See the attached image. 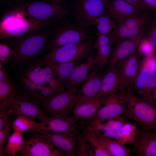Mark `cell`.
<instances>
[{"label": "cell", "instance_id": "44dd1931", "mask_svg": "<svg viewBox=\"0 0 156 156\" xmlns=\"http://www.w3.org/2000/svg\"><path fill=\"white\" fill-rule=\"evenodd\" d=\"M96 36L94 47L96 50L94 56V63L96 66L100 70H102L109 61L110 52L112 45L109 37L100 34L95 31Z\"/></svg>", "mask_w": 156, "mask_h": 156}, {"label": "cell", "instance_id": "ba28073f", "mask_svg": "<svg viewBox=\"0 0 156 156\" xmlns=\"http://www.w3.org/2000/svg\"><path fill=\"white\" fill-rule=\"evenodd\" d=\"M133 93L118 90L109 94L104 106L98 110L95 116L88 121V124L98 128L102 122L123 114L126 109L130 96Z\"/></svg>", "mask_w": 156, "mask_h": 156}, {"label": "cell", "instance_id": "7a4b0ae2", "mask_svg": "<svg viewBox=\"0 0 156 156\" xmlns=\"http://www.w3.org/2000/svg\"><path fill=\"white\" fill-rule=\"evenodd\" d=\"M45 27L21 36L8 38L9 45L14 47V54L12 59L14 65L20 64L40 53L47 45L50 32Z\"/></svg>", "mask_w": 156, "mask_h": 156}, {"label": "cell", "instance_id": "7402d4cb", "mask_svg": "<svg viewBox=\"0 0 156 156\" xmlns=\"http://www.w3.org/2000/svg\"><path fill=\"white\" fill-rule=\"evenodd\" d=\"M143 12L122 0L106 1V14L116 22L127 17Z\"/></svg>", "mask_w": 156, "mask_h": 156}, {"label": "cell", "instance_id": "d4e9b609", "mask_svg": "<svg viewBox=\"0 0 156 156\" xmlns=\"http://www.w3.org/2000/svg\"><path fill=\"white\" fill-rule=\"evenodd\" d=\"M119 80L116 66L109 67L107 71L103 75L100 89L96 96H101L118 91Z\"/></svg>", "mask_w": 156, "mask_h": 156}, {"label": "cell", "instance_id": "9a60e30c", "mask_svg": "<svg viewBox=\"0 0 156 156\" xmlns=\"http://www.w3.org/2000/svg\"><path fill=\"white\" fill-rule=\"evenodd\" d=\"M146 30L145 26L135 36L121 40L116 43L109 60V67L116 66L119 62L134 54L145 36Z\"/></svg>", "mask_w": 156, "mask_h": 156}, {"label": "cell", "instance_id": "e575fe53", "mask_svg": "<svg viewBox=\"0 0 156 156\" xmlns=\"http://www.w3.org/2000/svg\"><path fill=\"white\" fill-rule=\"evenodd\" d=\"M14 53V49H12L9 44L0 42V63L4 64L12 60Z\"/></svg>", "mask_w": 156, "mask_h": 156}, {"label": "cell", "instance_id": "8d00e7d4", "mask_svg": "<svg viewBox=\"0 0 156 156\" xmlns=\"http://www.w3.org/2000/svg\"><path fill=\"white\" fill-rule=\"evenodd\" d=\"M151 22L147 34L146 40L153 47L156 48V15Z\"/></svg>", "mask_w": 156, "mask_h": 156}, {"label": "cell", "instance_id": "f6af8a7d", "mask_svg": "<svg viewBox=\"0 0 156 156\" xmlns=\"http://www.w3.org/2000/svg\"><path fill=\"white\" fill-rule=\"evenodd\" d=\"M155 132L156 133V132Z\"/></svg>", "mask_w": 156, "mask_h": 156}, {"label": "cell", "instance_id": "ffe728a7", "mask_svg": "<svg viewBox=\"0 0 156 156\" xmlns=\"http://www.w3.org/2000/svg\"><path fill=\"white\" fill-rule=\"evenodd\" d=\"M107 97L106 95L96 96L89 101L76 104L73 109V116L78 120H90L104 105Z\"/></svg>", "mask_w": 156, "mask_h": 156}, {"label": "cell", "instance_id": "bcb514c9", "mask_svg": "<svg viewBox=\"0 0 156 156\" xmlns=\"http://www.w3.org/2000/svg\"></svg>", "mask_w": 156, "mask_h": 156}, {"label": "cell", "instance_id": "4fadbf2b", "mask_svg": "<svg viewBox=\"0 0 156 156\" xmlns=\"http://www.w3.org/2000/svg\"><path fill=\"white\" fill-rule=\"evenodd\" d=\"M10 115H21L31 119L43 121L48 116L44 112L40 105L22 93L16 92L5 109Z\"/></svg>", "mask_w": 156, "mask_h": 156}, {"label": "cell", "instance_id": "e0dca14e", "mask_svg": "<svg viewBox=\"0 0 156 156\" xmlns=\"http://www.w3.org/2000/svg\"><path fill=\"white\" fill-rule=\"evenodd\" d=\"M78 120L73 116H48L40 121L36 132L59 133L77 130Z\"/></svg>", "mask_w": 156, "mask_h": 156}, {"label": "cell", "instance_id": "7c38bea8", "mask_svg": "<svg viewBox=\"0 0 156 156\" xmlns=\"http://www.w3.org/2000/svg\"><path fill=\"white\" fill-rule=\"evenodd\" d=\"M141 60L139 53L136 51L116 64L119 77L118 90L133 93Z\"/></svg>", "mask_w": 156, "mask_h": 156}, {"label": "cell", "instance_id": "30bf717a", "mask_svg": "<svg viewBox=\"0 0 156 156\" xmlns=\"http://www.w3.org/2000/svg\"><path fill=\"white\" fill-rule=\"evenodd\" d=\"M78 91L77 87L66 90L44 102L41 107L48 116H66L73 112Z\"/></svg>", "mask_w": 156, "mask_h": 156}, {"label": "cell", "instance_id": "8992f818", "mask_svg": "<svg viewBox=\"0 0 156 156\" xmlns=\"http://www.w3.org/2000/svg\"><path fill=\"white\" fill-rule=\"evenodd\" d=\"M60 22L49 40L47 45L50 49L67 44L80 43L91 37L90 28L82 27L76 23Z\"/></svg>", "mask_w": 156, "mask_h": 156}, {"label": "cell", "instance_id": "3957f363", "mask_svg": "<svg viewBox=\"0 0 156 156\" xmlns=\"http://www.w3.org/2000/svg\"><path fill=\"white\" fill-rule=\"evenodd\" d=\"M10 9L29 18L52 24L61 21L70 13L63 3H51L45 0L21 3Z\"/></svg>", "mask_w": 156, "mask_h": 156}, {"label": "cell", "instance_id": "ee69618b", "mask_svg": "<svg viewBox=\"0 0 156 156\" xmlns=\"http://www.w3.org/2000/svg\"></svg>", "mask_w": 156, "mask_h": 156}, {"label": "cell", "instance_id": "484cf974", "mask_svg": "<svg viewBox=\"0 0 156 156\" xmlns=\"http://www.w3.org/2000/svg\"><path fill=\"white\" fill-rule=\"evenodd\" d=\"M93 128L101 143L111 156H130L131 150L119 142L104 136L100 131Z\"/></svg>", "mask_w": 156, "mask_h": 156}, {"label": "cell", "instance_id": "60d3db41", "mask_svg": "<svg viewBox=\"0 0 156 156\" xmlns=\"http://www.w3.org/2000/svg\"><path fill=\"white\" fill-rule=\"evenodd\" d=\"M143 1L152 10L156 12V0H143Z\"/></svg>", "mask_w": 156, "mask_h": 156}, {"label": "cell", "instance_id": "52a82bcc", "mask_svg": "<svg viewBox=\"0 0 156 156\" xmlns=\"http://www.w3.org/2000/svg\"><path fill=\"white\" fill-rule=\"evenodd\" d=\"M122 114L135 121L144 130L156 132V108L154 104L132 94Z\"/></svg>", "mask_w": 156, "mask_h": 156}, {"label": "cell", "instance_id": "2e32d148", "mask_svg": "<svg viewBox=\"0 0 156 156\" xmlns=\"http://www.w3.org/2000/svg\"><path fill=\"white\" fill-rule=\"evenodd\" d=\"M39 133L52 145L60 150L63 155H76L77 130L63 133Z\"/></svg>", "mask_w": 156, "mask_h": 156}, {"label": "cell", "instance_id": "1f68e13d", "mask_svg": "<svg viewBox=\"0 0 156 156\" xmlns=\"http://www.w3.org/2000/svg\"><path fill=\"white\" fill-rule=\"evenodd\" d=\"M17 92L10 79L0 81V109H5L10 100Z\"/></svg>", "mask_w": 156, "mask_h": 156}, {"label": "cell", "instance_id": "8fae6325", "mask_svg": "<svg viewBox=\"0 0 156 156\" xmlns=\"http://www.w3.org/2000/svg\"><path fill=\"white\" fill-rule=\"evenodd\" d=\"M106 1L79 0L73 12L75 23L87 28L94 27V21L106 14Z\"/></svg>", "mask_w": 156, "mask_h": 156}, {"label": "cell", "instance_id": "277c9868", "mask_svg": "<svg viewBox=\"0 0 156 156\" xmlns=\"http://www.w3.org/2000/svg\"><path fill=\"white\" fill-rule=\"evenodd\" d=\"M51 24L45 21L29 18L9 9L0 20V39L17 37Z\"/></svg>", "mask_w": 156, "mask_h": 156}, {"label": "cell", "instance_id": "f546056e", "mask_svg": "<svg viewBox=\"0 0 156 156\" xmlns=\"http://www.w3.org/2000/svg\"><path fill=\"white\" fill-rule=\"evenodd\" d=\"M17 118L12 123V129L14 131H18L24 132L27 131L36 132L39 125L31 118L25 116L17 115Z\"/></svg>", "mask_w": 156, "mask_h": 156}, {"label": "cell", "instance_id": "603a6c76", "mask_svg": "<svg viewBox=\"0 0 156 156\" xmlns=\"http://www.w3.org/2000/svg\"><path fill=\"white\" fill-rule=\"evenodd\" d=\"M95 64L94 56L91 55L85 61L74 68L70 77L64 87L66 90L77 86L86 80L89 70Z\"/></svg>", "mask_w": 156, "mask_h": 156}, {"label": "cell", "instance_id": "4dcf8cb0", "mask_svg": "<svg viewBox=\"0 0 156 156\" xmlns=\"http://www.w3.org/2000/svg\"><path fill=\"white\" fill-rule=\"evenodd\" d=\"M115 24L114 20L105 14L96 19L94 27H96L98 33L109 36L113 30Z\"/></svg>", "mask_w": 156, "mask_h": 156}, {"label": "cell", "instance_id": "d6a6232c", "mask_svg": "<svg viewBox=\"0 0 156 156\" xmlns=\"http://www.w3.org/2000/svg\"><path fill=\"white\" fill-rule=\"evenodd\" d=\"M156 88V66L152 64L149 81L146 87L141 95L143 100L154 105L152 92Z\"/></svg>", "mask_w": 156, "mask_h": 156}, {"label": "cell", "instance_id": "f1b7e54d", "mask_svg": "<svg viewBox=\"0 0 156 156\" xmlns=\"http://www.w3.org/2000/svg\"><path fill=\"white\" fill-rule=\"evenodd\" d=\"M24 140L23 132L14 131L9 136L6 144L4 147L5 154H7L12 156H16L17 153L21 151Z\"/></svg>", "mask_w": 156, "mask_h": 156}, {"label": "cell", "instance_id": "9c48e42d", "mask_svg": "<svg viewBox=\"0 0 156 156\" xmlns=\"http://www.w3.org/2000/svg\"><path fill=\"white\" fill-rule=\"evenodd\" d=\"M148 11L133 15L115 21L113 30L109 36L112 44L137 35L142 28L151 21Z\"/></svg>", "mask_w": 156, "mask_h": 156}, {"label": "cell", "instance_id": "ac0fdd59", "mask_svg": "<svg viewBox=\"0 0 156 156\" xmlns=\"http://www.w3.org/2000/svg\"><path fill=\"white\" fill-rule=\"evenodd\" d=\"M132 152L140 156H156V133L137 130L133 138Z\"/></svg>", "mask_w": 156, "mask_h": 156}, {"label": "cell", "instance_id": "5bb4252c", "mask_svg": "<svg viewBox=\"0 0 156 156\" xmlns=\"http://www.w3.org/2000/svg\"><path fill=\"white\" fill-rule=\"evenodd\" d=\"M24 140L20 156H61L59 149L52 145L39 133L35 132Z\"/></svg>", "mask_w": 156, "mask_h": 156}, {"label": "cell", "instance_id": "836d02e7", "mask_svg": "<svg viewBox=\"0 0 156 156\" xmlns=\"http://www.w3.org/2000/svg\"><path fill=\"white\" fill-rule=\"evenodd\" d=\"M76 155L79 156H94L93 151L82 134L77 133Z\"/></svg>", "mask_w": 156, "mask_h": 156}, {"label": "cell", "instance_id": "5b68a950", "mask_svg": "<svg viewBox=\"0 0 156 156\" xmlns=\"http://www.w3.org/2000/svg\"><path fill=\"white\" fill-rule=\"evenodd\" d=\"M94 42L91 37L80 43L52 48L48 53L36 61L56 64L77 62L88 55L94 47Z\"/></svg>", "mask_w": 156, "mask_h": 156}, {"label": "cell", "instance_id": "7bdbcfd3", "mask_svg": "<svg viewBox=\"0 0 156 156\" xmlns=\"http://www.w3.org/2000/svg\"><path fill=\"white\" fill-rule=\"evenodd\" d=\"M51 3H63L64 0H45Z\"/></svg>", "mask_w": 156, "mask_h": 156}, {"label": "cell", "instance_id": "d590c367", "mask_svg": "<svg viewBox=\"0 0 156 156\" xmlns=\"http://www.w3.org/2000/svg\"><path fill=\"white\" fill-rule=\"evenodd\" d=\"M12 123L11 121L2 129L0 130V156H3L5 155L4 151L3 146L10 136L11 129Z\"/></svg>", "mask_w": 156, "mask_h": 156}, {"label": "cell", "instance_id": "ab89813d", "mask_svg": "<svg viewBox=\"0 0 156 156\" xmlns=\"http://www.w3.org/2000/svg\"><path fill=\"white\" fill-rule=\"evenodd\" d=\"M10 79L6 72L4 64L0 63V81Z\"/></svg>", "mask_w": 156, "mask_h": 156}, {"label": "cell", "instance_id": "74e56055", "mask_svg": "<svg viewBox=\"0 0 156 156\" xmlns=\"http://www.w3.org/2000/svg\"><path fill=\"white\" fill-rule=\"evenodd\" d=\"M136 9L143 12L152 10L142 0H122Z\"/></svg>", "mask_w": 156, "mask_h": 156}, {"label": "cell", "instance_id": "4316f807", "mask_svg": "<svg viewBox=\"0 0 156 156\" xmlns=\"http://www.w3.org/2000/svg\"><path fill=\"white\" fill-rule=\"evenodd\" d=\"M82 134L93 151L94 156H111L101 143L92 125L88 124L84 126Z\"/></svg>", "mask_w": 156, "mask_h": 156}, {"label": "cell", "instance_id": "cb8c5ba5", "mask_svg": "<svg viewBox=\"0 0 156 156\" xmlns=\"http://www.w3.org/2000/svg\"><path fill=\"white\" fill-rule=\"evenodd\" d=\"M153 60L151 53L146 54L141 60L139 70L134 87V90H136L141 96L148 83Z\"/></svg>", "mask_w": 156, "mask_h": 156}, {"label": "cell", "instance_id": "f35d334b", "mask_svg": "<svg viewBox=\"0 0 156 156\" xmlns=\"http://www.w3.org/2000/svg\"><path fill=\"white\" fill-rule=\"evenodd\" d=\"M10 115L5 109H0V130L10 121Z\"/></svg>", "mask_w": 156, "mask_h": 156}, {"label": "cell", "instance_id": "83f0119b", "mask_svg": "<svg viewBox=\"0 0 156 156\" xmlns=\"http://www.w3.org/2000/svg\"><path fill=\"white\" fill-rule=\"evenodd\" d=\"M77 62H70L58 64L47 62L53 70L59 83L63 85L64 84H65L68 80L74 68L77 65Z\"/></svg>", "mask_w": 156, "mask_h": 156}, {"label": "cell", "instance_id": "b9f144b4", "mask_svg": "<svg viewBox=\"0 0 156 156\" xmlns=\"http://www.w3.org/2000/svg\"><path fill=\"white\" fill-rule=\"evenodd\" d=\"M153 95L154 101V105L156 108V88L153 91Z\"/></svg>", "mask_w": 156, "mask_h": 156}, {"label": "cell", "instance_id": "6da1fadb", "mask_svg": "<svg viewBox=\"0 0 156 156\" xmlns=\"http://www.w3.org/2000/svg\"><path fill=\"white\" fill-rule=\"evenodd\" d=\"M20 78L25 91L23 94L40 106L45 101L66 90L45 62L36 61L24 70Z\"/></svg>", "mask_w": 156, "mask_h": 156}, {"label": "cell", "instance_id": "d6986e66", "mask_svg": "<svg viewBox=\"0 0 156 156\" xmlns=\"http://www.w3.org/2000/svg\"><path fill=\"white\" fill-rule=\"evenodd\" d=\"M103 76L96 70L88 75L81 89L78 91L75 105L96 96L100 89Z\"/></svg>", "mask_w": 156, "mask_h": 156}]
</instances>
